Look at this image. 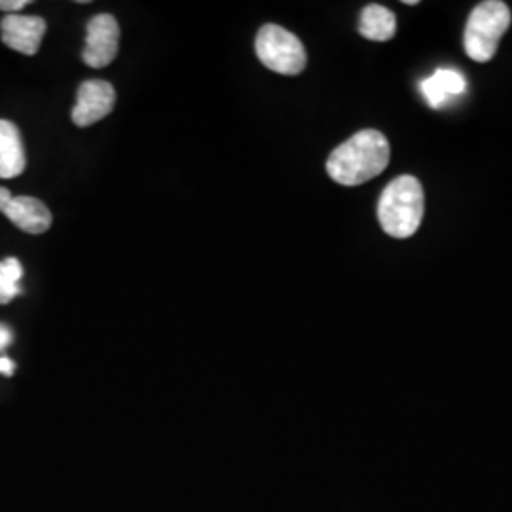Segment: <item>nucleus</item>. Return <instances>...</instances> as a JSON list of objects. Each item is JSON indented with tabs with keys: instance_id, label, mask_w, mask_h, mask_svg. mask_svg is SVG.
Listing matches in <instances>:
<instances>
[{
	"instance_id": "nucleus-15",
	"label": "nucleus",
	"mask_w": 512,
	"mask_h": 512,
	"mask_svg": "<svg viewBox=\"0 0 512 512\" xmlns=\"http://www.w3.org/2000/svg\"><path fill=\"white\" fill-rule=\"evenodd\" d=\"M10 344H12V330L0 325V351L8 348Z\"/></svg>"
},
{
	"instance_id": "nucleus-13",
	"label": "nucleus",
	"mask_w": 512,
	"mask_h": 512,
	"mask_svg": "<svg viewBox=\"0 0 512 512\" xmlns=\"http://www.w3.org/2000/svg\"><path fill=\"white\" fill-rule=\"evenodd\" d=\"M27 4H29V0H0V10L16 14L19 10H23Z\"/></svg>"
},
{
	"instance_id": "nucleus-3",
	"label": "nucleus",
	"mask_w": 512,
	"mask_h": 512,
	"mask_svg": "<svg viewBox=\"0 0 512 512\" xmlns=\"http://www.w3.org/2000/svg\"><path fill=\"white\" fill-rule=\"evenodd\" d=\"M511 27V10L501 0H488L478 4L467 19L463 46L465 52L478 63L494 57L501 37Z\"/></svg>"
},
{
	"instance_id": "nucleus-5",
	"label": "nucleus",
	"mask_w": 512,
	"mask_h": 512,
	"mask_svg": "<svg viewBox=\"0 0 512 512\" xmlns=\"http://www.w3.org/2000/svg\"><path fill=\"white\" fill-rule=\"evenodd\" d=\"M120 27L110 14H99L88 23V37L82 59L92 69H103L118 55Z\"/></svg>"
},
{
	"instance_id": "nucleus-14",
	"label": "nucleus",
	"mask_w": 512,
	"mask_h": 512,
	"mask_svg": "<svg viewBox=\"0 0 512 512\" xmlns=\"http://www.w3.org/2000/svg\"><path fill=\"white\" fill-rule=\"evenodd\" d=\"M14 370H16V363H14L12 359H8V357H0V374H4V376H12V374H14Z\"/></svg>"
},
{
	"instance_id": "nucleus-6",
	"label": "nucleus",
	"mask_w": 512,
	"mask_h": 512,
	"mask_svg": "<svg viewBox=\"0 0 512 512\" xmlns=\"http://www.w3.org/2000/svg\"><path fill=\"white\" fill-rule=\"evenodd\" d=\"M116 103V92L105 80H88L78 88L73 109V122L78 128H88L107 118Z\"/></svg>"
},
{
	"instance_id": "nucleus-11",
	"label": "nucleus",
	"mask_w": 512,
	"mask_h": 512,
	"mask_svg": "<svg viewBox=\"0 0 512 512\" xmlns=\"http://www.w3.org/2000/svg\"><path fill=\"white\" fill-rule=\"evenodd\" d=\"M395 31H397V18L389 8L380 4L366 6L359 19V33L366 40L385 42L395 37Z\"/></svg>"
},
{
	"instance_id": "nucleus-2",
	"label": "nucleus",
	"mask_w": 512,
	"mask_h": 512,
	"mask_svg": "<svg viewBox=\"0 0 512 512\" xmlns=\"http://www.w3.org/2000/svg\"><path fill=\"white\" fill-rule=\"evenodd\" d=\"M425 213L421 183L412 175H401L385 186L378 203V219L391 238H410L418 232Z\"/></svg>"
},
{
	"instance_id": "nucleus-12",
	"label": "nucleus",
	"mask_w": 512,
	"mask_h": 512,
	"mask_svg": "<svg viewBox=\"0 0 512 512\" xmlns=\"http://www.w3.org/2000/svg\"><path fill=\"white\" fill-rule=\"evenodd\" d=\"M21 277L23 266L18 258L10 256L0 262V304H8L21 294Z\"/></svg>"
},
{
	"instance_id": "nucleus-9",
	"label": "nucleus",
	"mask_w": 512,
	"mask_h": 512,
	"mask_svg": "<svg viewBox=\"0 0 512 512\" xmlns=\"http://www.w3.org/2000/svg\"><path fill=\"white\" fill-rule=\"evenodd\" d=\"M25 148L16 124L0 120V179H14L25 171Z\"/></svg>"
},
{
	"instance_id": "nucleus-10",
	"label": "nucleus",
	"mask_w": 512,
	"mask_h": 512,
	"mask_svg": "<svg viewBox=\"0 0 512 512\" xmlns=\"http://www.w3.org/2000/svg\"><path fill=\"white\" fill-rule=\"evenodd\" d=\"M467 82L463 74L454 69H439L431 78L421 82L420 90L433 109H440L450 97L465 92Z\"/></svg>"
},
{
	"instance_id": "nucleus-1",
	"label": "nucleus",
	"mask_w": 512,
	"mask_h": 512,
	"mask_svg": "<svg viewBox=\"0 0 512 512\" xmlns=\"http://www.w3.org/2000/svg\"><path fill=\"white\" fill-rule=\"evenodd\" d=\"M389 160L391 147L384 133L363 129L330 154L327 171L334 183L359 186L384 173Z\"/></svg>"
},
{
	"instance_id": "nucleus-16",
	"label": "nucleus",
	"mask_w": 512,
	"mask_h": 512,
	"mask_svg": "<svg viewBox=\"0 0 512 512\" xmlns=\"http://www.w3.org/2000/svg\"><path fill=\"white\" fill-rule=\"evenodd\" d=\"M12 198L14 196H12V192L8 188H0V207H4Z\"/></svg>"
},
{
	"instance_id": "nucleus-8",
	"label": "nucleus",
	"mask_w": 512,
	"mask_h": 512,
	"mask_svg": "<svg viewBox=\"0 0 512 512\" xmlns=\"http://www.w3.org/2000/svg\"><path fill=\"white\" fill-rule=\"evenodd\" d=\"M0 213L12 220L19 230L33 236L44 234L52 226L50 209L31 196H14L4 207H0Z\"/></svg>"
},
{
	"instance_id": "nucleus-7",
	"label": "nucleus",
	"mask_w": 512,
	"mask_h": 512,
	"mask_svg": "<svg viewBox=\"0 0 512 512\" xmlns=\"http://www.w3.org/2000/svg\"><path fill=\"white\" fill-rule=\"evenodd\" d=\"M2 42L23 55H35L46 35V21L37 16H21V14H8L0 21Z\"/></svg>"
},
{
	"instance_id": "nucleus-4",
	"label": "nucleus",
	"mask_w": 512,
	"mask_h": 512,
	"mask_svg": "<svg viewBox=\"0 0 512 512\" xmlns=\"http://www.w3.org/2000/svg\"><path fill=\"white\" fill-rule=\"evenodd\" d=\"M255 46L260 63L274 73L294 76L306 69L308 55L304 44L279 25H264L256 35Z\"/></svg>"
}]
</instances>
